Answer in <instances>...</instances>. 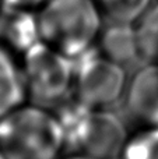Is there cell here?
Here are the masks:
<instances>
[{"mask_svg": "<svg viewBox=\"0 0 158 159\" xmlns=\"http://www.w3.org/2000/svg\"><path fill=\"white\" fill-rule=\"evenodd\" d=\"M97 3L104 18L111 22L134 24L153 4V0H97Z\"/></svg>", "mask_w": 158, "mask_h": 159, "instance_id": "cell-13", "label": "cell"}, {"mask_svg": "<svg viewBox=\"0 0 158 159\" xmlns=\"http://www.w3.org/2000/svg\"><path fill=\"white\" fill-rule=\"evenodd\" d=\"M123 102L139 127L158 126V63H146L132 75Z\"/></svg>", "mask_w": 158, "mask_h": 159, "instance_id": "cell-6", "label": "cell"}, {"mask_svg": "<svg viewBox=\"0 0 158 159\" xmlns=\"http://www.w3.org/2000/svg\"><path fill=\"white\" fill-rule=\"evenodd\" d=\"M24 102L27 96L20 60L0 45V116Z\"/></svg>", "mask_w": 158, "mask_h": 159, "instance_id": "cell-10", "label": "cell"}, {"mask_svg": "<svg viewBox=\"0 0 158 159\" xmlns=\"http://www.w3.org/2000/svg\"><path fill=\"white\" fill-rule=\"evenodd\" d=\"M97 49L101 55L122 66L139 59L133 24L111 22V25L104 27L97 42Z\"/></svg>", "mask_w": 158, "mask_h": 159, "instance_id": "cell-8", "label": "cell"}, {"mask_svg": "<svg viewBox=\"0 0 158 159\" xmlns=\"http://www.w3.org/2000/svg\"><path fill=\"white\" fill-rule=\"evenodd\" d=\"M139 59L144 63H158V0L133 24Z\"/></svg>", "mask_w": 158, "mask_h": 159, "instance_id": "cell-11", "label": "cell"}, {"mask_svg": "<svg viewBox=\"0 0 158 159\" xmlns=\"http://www.w3.org/2000/svg\"><path fill=\"white\" fill-rule=\"evenodd\" d=\"M48 0H0V4L10 6V7H21L28 10L38 11Z\"/></svg>", "mask_w": 158, "mask_h": 159, "instance_id": "cell-14", "label": "cell"}, {"mask_svg": "<svg viewBox=\"0 0 158 159\" xmlns=\"http://www.w3.org/2000/svg\"><path fill=\"white\" fill-rule=\"evenodd\" d=\"M38 42L41 35L35 10L0 4V45L4 49L20 59Z\"/></svg>", "mask_w": 158, "mask_h": 159, "instance_id": "cell-7", "label": "cell"}, {"mask_svg": "<svg viewBox=\"0 0 158 159\" xmlns=\"http://www.w3.org/2000/svg\"><path fill=\"white\" fill-rule=\"evenodd\" d=\"M76 99L92 109H111L123 99L128 85L125 66L101 55L97 46L73 60Z\"/></svg>", "mask_w": 158, "mask_h": 159, "instance_id": "cell-4", "label": "cell"}, {"mask_svg": "<svg viewBox=\"0 0 158 159\" xmlns=\"http://www.w3.org/2000/svg\"><path fill=\"white\" fill-rule=\"evenodd\" d=\"M130 131L125 121L111 109H95L87 131L76 152L97 159H119Z\"/></svg>", "mask_w": 158, "mask_h": 159, "instance_id": "cell-5", "label": "cell"}, {"mask_svg": "<svg viewBox=\"0 0 158 159\" xmlns=\"http://www.w3.org/2000/svg\"><path fill=\"white\" fill-rule=\"evenodd\" d=\"M66 152L55 112L24 102L0 116V154L4 159H59Z\"/></svg>", "mask_w": 158, "mask_h": 159, "instance_id": "cell-1", "label": "cell"}, {"mask_svg": "<svg viewBox=\"0 0 158 159\" xmlns=\"http://www.w3.org/2000/svg\"><path fill=\"white\" fill-rule=\"evenodd\" d=\"M20 60L27 102L53 109L73 93L74 63L44 42H38Z\"/></svg>", "mask_w": 158, "mask_h": 159, "instance_id": "cell-3", "label": "cell"}, {"mask_svg": "<svg viewBox=\"0 0 158 159\" xmlns=\"http://www.w3.org/2000/svg\"><path fill=\"white\" fill-rule=\"evenodd\" d=\"M41 41L76 60L97 46L104 16L97 0H48L38 11Z\"/></svg>", "mask_w": 158, "mask_h": 159, "instance_id": "cell-2", "label": "cell"}, {"mask_svg": "<svg viewBox=\"0 0 158 159\" xmlns=\"http://www.w3.org/2000/svg\"><path fill=\"white\" fill-rule=\"evenodd\" d=\"M59 159H97V158H92L87 154H83V152L69 151V152H64Z\"/></svg>", "mask_w": 158, "mask_h": 159, "instance_id": "cell-15", "label": "cell"}, {"mask_svg": "<svg viewBox=\"0 0 158 159\" xmlns=\"http://www.w3.org/2000/svg\"><path fill=\"white\" fill-rule=\"evenodd\" d=\"M119 159H158V126L130 131Z\"/></svg>", "mask_w": 158, "mask_h": 159, "instance_id": "cell-12", "label": "cell"}, {"mask_svg": "<svg viewBox=\"0 0 158 159\" xmlns=\"http://www.w3.org/2000/svg\"><path fill=\"white\" fill-rule=\"evenodd\" d=\"M58 121L63 133L66 152L78 151L83 137L87 131V127L91 120L92 112L95 109L84 105L74 96H70L56 107H53Z\"/></svg>", "mask_w": 158, "mask_h": 159, "instance_id": "cell-9", "label": "cell"}, {"mask_svg": "<svg viewBox=\"0 0 158 159\" xmlns=\"http://www.w3.org/2000/svg\"><path fill=\"white\" fill-rule=\"evenodd\" d=\"M0 159H4V157H3V155H2V154H0Z\"/></svg>", "mask_w": 158, "mask_h": 159, "instance_id": "cell-16", "label": "cell"}]
</instances>
